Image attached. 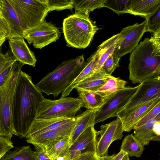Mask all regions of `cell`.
<instances>
[{
  "mask_svg": "<svg viewBox=\"0 0 160 160\" xmlns=\"http://www.w3.org/2000/svg\"><path fill=\"white\" fill-rule=\"evenodd\" d=\"M31 77L21 71L13 96L12 120L17 136L25 137L44 99Z\"/></svg>",
  "mask_w": 160,
  "mask_h": 160,
  "instance_id": "6da1fadb",
  "label": "cell"
},
{
  "mask_svg": "<svg viewBox=\"0 0 160 160\" xmlns=\"http://www.w3.org/2000/svg\"><path fill=\"white\" fill-rule=\"evenodd\" d=\"M128 69L129 79L134 84L160 76V31L145 38L132 51Z\"/></svg>",
  "mask_w": 160,
  "mask_h": 160,
  "instance_id": "7a4b0ae2",
  "label": "cell"
},
{
  "mask_svg": "<svg viewBox=\"0 0 160 160\" xmlns=\"http://www.w3.org/2000/svg\"><path fill=\"white\" fill-rule=\"evenodd\" d=\"M87 64L83 55L64 61L36 86L41 92L57 97L71 84Z\"/></svg>",
  "mask_w": 160,
  "mask_h": 160,
  "instance_id": "3957f363",
  "label": "cell"
},
{
  "mask_svg": "<svg viewBox=\"0 0 160 160\" xmlns=\"http://www.w3.org/2000/svg\"><path fill=\"white\" fill-rule=\"evenodd\" d=\"M24 65L14 62L6 82L0 87V136L11 140L13 135L17 136L12 122V109L18 78Z\"/></svg>",
  "mask_w": 160,
  "mask_h": 160,
  "instance_id": "277c9868",
  "label": "cell"
},
{
  "mask_svg": "<svg viewBox=\"0 0 160 160\" xmlns=\"http://www.w3.org/2000/svg\"><path fill=\"white\" fill-rule=\"evenodd\" d=\"M98 30L89 14L75 13L65 18L62 31L67 46L77 48L87 47Z\"/></svg>",
  "mask_w": 160,
  "mask_h": 160,
  "instance_id": "5b68a950",
  "label": "cell"
},
{
  "mask_svg": "<svg viewBox=\"0 0 160 160\" xmlns=\"http://www.w3.org/2000/svg\"><path fill=\"white\" fill-rule=\"evenodd\" d=\"M8 0L25 29L44 21L49 12L44 0Z\"/></svg>",
  "mask_w": 160,
  "mask_h": 160,
  "instance_id": "8992f818",
  "label": "cell"
},
{
  "mask_svg": "<svg viewBox=\"0 0 160 160\" xmlns=\"http://www.w3.org/2000/svg\"><path fill=\"white\" fill-rule=\"evenodd\" d=\"M82 107L79 98L66 97L56 100L44 98L40 104L36 118L73 117Z\"/></svg>",
  "mask_w": 160,
  "mask_h": 160,
  "instance_id": "52a82bcc",
  "label": "cell"
},
{
  "mask_svg": "<svg viewBox=\"0 0 160 160\" xmlns=\"http://www.w3.org/2000/svg\"><path fill=\"white\" fill-rule=\"evenodd\" d=\"M160 96V77L145 80L141 83L128 103L116 114L119 118L146 102Z\"/></svg>",
  "mask_w": 160,
  "mask_h": 160,
  "instance_id": "ba28073f",
  "label": "cell"
},
{
  "mask_svg": "<svg viewBox=\"0 0 160 160\" xmlns=\"http://www.w3.org/2000/svg\"><path fill=\"white\" fill-rule=\"evenodd\" d=\"M139 86V84L135 87H126L111 95L96 111L94 124L116 117V113L128 103Z\"/></svg>",
  "mask_w": 160,
  "mask_h": 160,
  "instance_id": "9c48e42d",
  "label": "cell"
},
{
  "mask_svg": "<svg viewBox=\"0 0 160 160\" xmlns=\"http://www.w3.org/2000/svg\"><path fill=\"white\" fill-rule=\"evenodd\" d=\"M23 37L29 44L41 49L59 39L61 32L58 29L45 20L37 26L23 31Z\"/></svg>",
  "mask_w": 160,
  "mask_h": 160,
  "instance_id": "30bf717a",
  "label": "cell"
},
{
  "mask_svg": "<svg viewBox=\"0 0 160 160\" xmlns=\"http://www.w3.org/2000/svg\"><path fill=\"white\" fill-rule=\"evenodd\" d=\"M122 122L119 118L100 126V130L97 132V144L95 153L98 158L107 155L108 149L114 141L121 140L123 136Z\"/></svg>",
  "mask_w": 160,
  "mask_h": 160,
  "instance_id": "8fae6325",
  "label": "cell"
},
{
  "mask_svg": "<svg viewBox=\"0 0 160 160\" xmlns=\"http://www.w3.org/2000/svg\"><path fill=\"white\" fill-rule=\"evenodd\" d=\"M147 32L146 20L140 24L136 23L123 28L120 32L122 39L113 53L121 58L131 52L138 45L143 34Z\"/></svg>",
  "mask_w": 160,
  "mask_h": 160,
  "instance_id": "7c38bea8",
  "label": "cell"
},
{
  "mask_svg": "<svg viewBox=\"0 0 160 160\" xmlns=\"http://www.w3.org/2000/svg\"><path fill=\"white\" fill-rule=\"evenodd\" d=\"M78 119L77 115V118L73 121L58 128L26 138V141L33 144L35 148L45 151L46 147L52 142L65 136L70 135Z\"/></svg>",
  "mask_w": 160,
  "mask_h": 160,
  "instance_id": "4fadbf2b",
  "label": "cell"
},
{
  "mask_svg": "<svg viewBox=\"0 0 160 160\" xmlns=\"http://www.w3.org/2000/svg\"><path fill=\"white\" fill-rule=\"evenodd\" d=\"M93 125L84 131L70 147L67 155L71 160L76 155L87 152H95L97 132Z\"/></svg>",
  "mask_w": 160,
  "mask_h": 160,
  "instance_id": "5bb4252c",
  "label": "cell"
},
{
  "mask_svg": "<svg viewBox=\"0 0 160 160\" xmlns=\"http://www.w3.org/2000/svg\"><path fill=\"white\" fill-rule=\"evenodd\" d=\"M160 102V96H158L140 105L120 118L123 131L129 132L133 129L139 120Z\"/></svg>",
  "mask_w": 160,
  "mask_h": 160,
  "instance_id": "9a60e30c",
  "label": "cell"
},
{
  "mask_svg": "<svg viewBox=\"0 0 160 160\" xmlns=\"http://www.w3.org/2000/svg\"><path fill=\"white\" fill-rule=\"evenodd\" d=\"M8 42L10 50L17 61L24 65L35 66L37 60L23 38H10Z\"/></svg>",
  "mask_w": 160,
  "mask_h": 160,
  "instance_id": "2e32d148",
  "label": "cell"
},
{
  "mask_svg": "<svg viewBox=\"0 0 160 160\" xmlns=\"http://www.w3.org/2000/svg\"><path fill=\"white\" fill-rule=\"evenodd\" d=\"M77 118V116L71 118H36L25 138H27L58 128L73 121Z\"/></svg>",
  "mask_w": 160,
  "mask_h": 160,
  "instance_id": "e0dca14e",
  "label": "cell"
},
{
  "mask_svg": "<svg viewBox=\"0 0 160 160\" xmlns=\"http://www.w3.org/2000/svg\"><path fill=\"white\" fill-rule=\"evenodd\" d=\"M1 11L10 31L7 39L22 38L23 31L25 29L19 20L8 0H1Z\"/></svg>",
  "mask_w": 160,
  "mask_h": 160,
  "instance_id": "ac0fdd59",
  "label": "cell"
},
{
  "mask_svg": "<svg viewBox=\"0 0 160 160\" xmlns=\"http://www.w3.org/2000/svg\"><path fill=\"white\" fill-rule=\"evenodd\" d=\"M119 33L103 42L95 52L96 63L94 72L99 70L106 60L113 52L122 39Z\"/></svg>",
  "mask_w": 160,
  "mask_h": 160,
  "instance_id": "d6986e66",
  "label": "cell"
},
{
  "mask_svg": "<svg viewBox=\"0 0 160 160\" xmlns=\"http://www.w3.org/2000/svg\"><path fill=\"white\" fill-rule=\"evenodd\" d=\"M82 107L87 110H98L111 95L98 91L76 90Z\"/></svg>",
  "mask_w": 160,
  "mask_h": 160,
  "instance_id": "ffe728a7",
  "label": "cell"
},
{
  "mask_svg": "<svg viewBox=\"0 0 160 160\" xmlns=\"http://www.w3.org/2000/svg\"><path fill=\"white\" fill-rule=\"evenodd\" d=\"M160 7V0H131L129 13L145 18Z\"/></svg>",
  "mask_w": 160,
  "mask_h": 160,
  "instance_id": "44dd1931",
  "label": "cell"
},
{
  "mask_svg": "<svg viewBox=\"0 0 160 160\" xmlns=\"http://www.w3.org/2000/svg\"><path fill=\"white\" fill-rule=\"evenodd\" d=\"M159 119L160 113L141 126L134 129V137L144 146L148 145L151 141H160V136L156 135L153 129L154 123Z\"/></svg>",
  "mask_w": 160,
  "mask_h": 160,
  "instance_id": "7402d4cb",
  "label": "cell"
},
{
  "mask_svg": "<svg viewBox=\"0 0 160 160\" xmlns=\"http://www.w3.org/2000/svg\"><path fill=\"white\" fill-rule=\"evenodd\" d=\"M97 110L87 109L78 115L77 123L70 136V141L72 145L84 131L90 126L95 125V114Z\"/></svg>",
  "mask_w": 160,
  "mask_h": 160,
  "instance_id": "603a6c76",
  "label": "cell"
},
{
  "mask_svg": "<svg viewBox=\"0 0 160 160\" xmlns=\"http://www.w3.org/2000/svg\"><path fill=\"white\" fill-rule=\"evenodd\" d=\"M111 76H106L99 70L95 71L78 84L75 88L76 90L97 91L106 83Z\"/></svg>",
  "mask_w": 160,
  "mask_h": 160,
  "instance_id": "cb8c5ba5",
  "label": "cell"
},
{
  "mask_svg": "<svg viewBox=\"0 0 160 160\" xmlns=\"http://www.w3.org/2000/svg\"><path fill=\"white\" fill-rule=\"evenodd\" d=\"M70 135L54 140L46 147V153L51 159L54 160L60 155L69 151L72 146Z\"/></svg>",
  "mask_w": 160,
  "mask_h": 160,
  "instance_id": "d4e9b609",
  "label": "cell"
},
{
  "mask_svg": "<svg viewBox=\"0 0 160 160\" xmlns=\"http://www.w3.org/2000/svg\"><path fill=\"white\" fill-rule=\"evenodd\" d=\"M95 55L94 52L88 59L86 66L71 84L62 93L60 98L66 97L69 95L78 84L94 72L96 65Z\"/></svg>",
  "mask_w": 160,
  "mask_h": 160,
  "instance_id": "484cf974",
  "label": "cell"
},
{
  "mask_svg": "<svg viewBox=\"0 0 160 160\" xmlns=\"http://www.w3.org/2000/svg\"><path fill=\"white\" fill-rule=\"evenodd\" d=\"M144 146L132 134L126 136L122 142L120 150L131 157H140L143 153Z\"/></svg>",
  "mask_w": 160,
  "mask_h": 160,
  "instance_id": "4316f807",
  "label": "cell"
},
{
  "mask_svg": "<svg viewBox=\"0 0 160 160\" xmlns=\"http://www.w3.org/2000/svg\"><path fill=\"white\" fill-rule=\"evenodd\" d=\"M106 0H75L74 8L76 13L89 14L95 9L104 7Z\"/></svg>",
  "mask_w": 160,
  "mask_h": 160,
  "instance_id": "83f0119b",
  "label": "cell"
},
{
  "mask_svg": "<svg viewBox=\"0 0 160 160\" xmlns=\"http://www.w3.org/2000/svg\"><path fill=\"white\" fill-rule=\"evenodd\" d=\"M29 146L15 148L13 151H8L1 160H35Z\"/></svg>",
  "mask_w": 160,
  "mask_h": 160,
  "instance_id": "f1b7e54d",
  "label": "cell"
},
{
  "mask_svg": "<svg viewBox=\"0 0 160 160\" xmlns=\"http://www.w3.org/2000/svg\"><path fill=\"white\" fill-rule=\"evenodd\" d=\"M127 82L119 78L111 75L106 83L97 91L109 95H111L126 87Z\"/></svg>",
  "mask_w": 160,
  "mask_h": 160,
  "instance_id": "f546056e",
  "label": "cell"
},
{
  "mask_svg": "<svg viewBox=\"0 0 160 160\" xmlns=\"http://www.w3.org/2000/svg\"><path fill=\"white\" fill-rule=\"evenodd\" d=\"M131 0H106L104 7L112 10L118 15L128 13Z\"/></svg>",
  "mask_w": 160,
  "mask_h": 160,
  "instance_id": "4dcf8cb0",
  "label": "cell"
},
{
  "mask_svg": "<svg viewBox=\"0 0 160 160\" xmlns=\"http://www.w3.org/2000/svg\"><path fill=\"white\" fill-rule=\"evenodd\" d=\"M120 58L112 53L106 60L98 70L106 76L112 75L115 69L119 67Z\"/></svg>",
  "mask_w": 160,
  "mask_h": 160,
  "instance_id": "1f68e13d",
  "label": "cell"
},
{
  "mask_svg": "<svg viewBox=\"0 0 160 160\" xmlns=\"http://www.w3.org/2000/svg\"><path fill=\"white\" fill-rule=\"evenodd\" d=\"M49 12L53 10H62L74 8L75 0H44Z\"/></svg>",
  "mask_w": 160,
  "mask_h": 160,
  "instance_id": "d6a6232c",
  "label": "cell"
},
{
  "mask_svg": "<svg viewBox=\"0 0 160 160\" xmlns=\"http://www.w3.org/2000/svg\"><path fill=\"white\" fill-rule=\"evenodd\" d=\"M147 32L155 34L160 31V7L146 18Z\"/></svg>",
  "mask_w": 160,
  "mask_h": 160,
  "instance_id": "836d02e7",
  "label": "cell"
},
{
  "mask_svg": "<svg viewBox=\"0 0 160 160\" xmlns=\"http://www.w3.org/2000/svg\"><path fill=\"white\" fill-rule=\"evenodd\" d=\"M17 61L11 50H8L5 54L0 51V75Z\"/></svg>",
  "mask_w": 160,
  "mask_h": 160,
  "instance_id": "e575fe53",
  "label": "cell"
},
{
  "mask_svg": "<svg viewBox=\"0 0 160 160\" xmlns=\"http://www.w3.org/2000/svg\"><path fill=\"white\" fill-rule=\"evenodd\" d=\"M160 113V102H158L150 111L138 122L133 129L141 126L149 120L155 117Z\"/></svg>",
  "mask_w": 160,
  "mask_h": 160,
  "instance_id": "d590c367",
  "label": "cell"
},
{
  "mask_svg": "<svg viewBox=\"0 0 160 160\" xmlns=\"http://www.w3.org/2000/svg\"><path fill=\"white\" fill-rule=\"evenodd\" d=\"M14 147L11 139L0 136V160L8 151Z\"/></svg>",
  "mask_w": 160,
  "mask_h": 160,
  "instance_id": "8d00e7d4",
  "label": "cell"
},
{
  "mask_svg": "<svg viewBox=\"0 0 160 160\" xmlns=\"http://www.w3.org/2000/svg\"><path fill=\"white\" fill-rule=\"evenodd\" d=\"M71 160H100L95 152H87L73 157Z\"/></svg>",
  "mask_w": 160,
  "mask_h": 160,
  "instance_id": "74e56055",
  "label": "cell"
},
{
  "mask_svg": "<svg viewBox=\"0 0 160 160\" xmlns=\"http://www.w3.org/2000/svg\"><path fill=\"white\" fill-rule=\"evenodd\" d=\"M35 148V150L32 151V155L35 160H52L47 155L45 151Z\"/></svg>",
  "mask_w": 160,
  "mask_h": 160,
  "instance_id": "f35d334b",
  "label": "cell"
},
{
  "mask_svg": "<svg viewBox=\"0 0 160 160\" xmlns=\"http://www.w3.org/2000/svg\"><path fill=\"white\" fill-rule=\"evenodd\" d=\"M127 154L120 150L117 154H113L111 156L107 155L99 158L100 160H122Z\"/></svg>",
  "mask_w": 160,
  "mask_h": 160,
  "instance_id": "ab89813d",
  "label": "cell"
},
{
  "mask_svg": "<svg viewBox=\"0 0 160 160\" xmlns=\"http://www.w3.org/2000/svg\"><path fill=\"white\" fill-rule=\"evenodd\" d=\"M0 30L6 35L7 39L10 33V31L5 19L0 18Z\"/></svg>",
  "mask_w": 160,
  "mask_h": 160,
  "instance_id": "60d3db41",
  "label": "cell"
},
{
  "mask_svg": "<svg viewBox=\"0 0 160 160\" xmlns=\"http://www.w3.org/2000/svg\"><path fill=\"white\" fill-rule=\"evenodd\" d=\"M12 65L0 75V87L3 85L6 82L12 68Z\"/></svg>",
  "mask_w": 160,
  "mask_h": 160,
  "instance_id": "b9f144b4",
  "label": "cell"
},
{
  "mask_svg": "<svg viewBox=\"0 0 160 160\" xmlns=\"http://www.w3.org/2000/svg\"><path fill=\"white\" fill-rule=\"evenodd\" d=\"M153 129L156 135L160 136V119L157 120L155 122Z\"/></svg>",
  "mask_w": 160,
  "mask_h": 160,
  "instance_id": "7bdbcfd3",
  "label": "cell"
},
{
  "mask_svg": "<svg viewBox=\"0 0 160 160\" xmlns=\"http://www.w3.org/2000/svg\"><path fill=\"white\" fill-rule=\"evenodd\" d=\"M68 151L60 155L57 157L54 160H70L67 155V154Z\"/></svg>",
  "mask_w": 160,
  "mask_h": 160,
  "instance_id": "ee69618b",
  "label": "cell"
},
{
  "mask_svg": "<svg viewBox=\"0 0 160 160\" xmlns=\"http://www.w3.org/2000/svg\"><path fill=\"white\" fill-rule=\"evenodd\" d=\"M7 39L6 35L0 30V48Z\"/></svg>",
  "mask_w": 160,
  "mask_h": 160,
  "instance_id": "f6af8a7d",
  "label": "cell"
},
{
  "mask_svg": "<svg viewBox=\"0 0 160 160\" xmlns=\"http://www.w3.org/2000/svg\"><path fill=\"white\" fill-rule=\"evenodd\" d=\"M1 0H0V18L2 19H4L3 18L2 15V11H1Z\"/></svg>",
  "mask_w": 160,
  "mask_h": 160,
  "instance_id": "bcb514c9",
  "label": "cell"
},
{
  "mask_svg": "<svg viewBox=\"0 0 160 160\" xmlns=\"http://www.w3.org/2000/svg\"><path fill=\"white\" fill-rule=\"evenodd\" d=\"M122 160H129V156L127 154H126Z\"/></svg>",
  "mask_w": 160,
  "mask_h": 160,
  "instance_id": "7dc6e473",
  "label": "cell"
}]
</instances>
